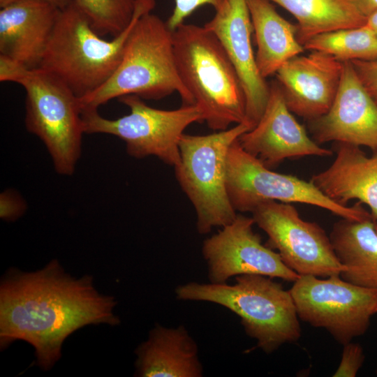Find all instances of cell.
<instances>
[{
    "instance_id": "obj_1",
    "label": "cell",
    "mask_w": 377,
    "mask_h": 377,
    "mask_svg": "<svg viewBox=\"0 0 377 377\" xmlns=\"http://www.w3.org/2000/svg\"><path fill=\"white\" fill-rule=\"evenodd\" d=\"M116 301L99 293L89 275L75 279L54 260L34 272L13 271L0 287V341L16 340L35 348L37 364L49 369L59 360L65 339L87 325H119Z\"/></svg>"
},
{
    "instance_id": "obj_2",
    "label": "cell",
    "mask_w": 377,
    "mask_h": 377,
    "mask_svg": "<svg viewBox=\"0 0 377 377\" xmlns=\"http://www.w3.org/2000/svg\"><path fill=\"white\" fill-rule=\"evenodd\" d=\"M179 76L216 131L246 121V98L237 73L218 38L204 25L182 23L173 31Z\"/></svg>"
},
{
    "instance_id": "obj_3",
    "label": "cell",
    "mask_w": 377,
    "mask_h": 377,
    "mask_svg": "<svg viewBox=\"0 0 377 377\" xmlns=\"http://www.w3.org/2000/svg\"><path fill=\"white\" fill-rule=\"evenodd\" d=\"M155 5L156 0H137L130 24L105 40L72 1L60 10L39 68L60 79L79 98L91 94L112 75L135 24Z\"/></svg>"
},
{
    "instance_id": "obj_4",
    "label": "cell",
    "mask_w": 377,
    "mask_h": 377,
    "mask_svg": "<svg viewBox=\"0 0 377 377\" xmlns=\"http://www.w3.org/2000/svg\"><path fill=\"white\" fill-rule=\"evenodd\" d=\"M175 92L183 105L194 104L177 72L173 31L166 22L149 12L135 24L112 75L79 101L82 110H98L108 101L127 95L158 100Z\"/></svg>"
},
{
    "instance_id": "obj_5",
    "label": "cell",
    "mask_w": 377,
    "mask_h": 377,
    "mask_svg": "<svg viewBox=\"0 0 377 377\" xmlns=\"http://www.w3.org/2000/svg\"><path fill=\"white\" fill-rule=\"evenodd\" d=\"M175 293L181 300L212 302L229 309L240 318L247 335L266 353L295 343L301 337L290 291L271 277L239 275L233 285L190 282L179 286Z\"/></svg>"
},
{
    "instance_id": "obj_6",
    "label": "cell",
    "mask_w": 377,
    "mask_h": 377,
    "mask_svg": "<svg viewBox=\"0 0 377 377\" xmlns=\"http://www.w3.org/2000/svg\"><path fill=\"white\" fill-rule=\"evenodd\" d=\"M250 129L240 123L208 135L184 133L180 140L175 177L195 209L200 235L229 224L237 215L227 191V158L232 143Z\"/></svg>"
},
{
    "instance_id": "obj_7",
    "label": "cell",
    "mask_w": 377,
    "mask_h": 377,
    "mask_svg": "<svg viewBox=\"0 0 377 377\" xmlns=\"http://www.w3.org/2000/svg\"><path fill=\"white\" fill-rule=\"evenodd\" d=\"M16 83L26 91L27 129L45 145L56 171L72 175L84 133L79 98L54 75L27 68Z\"/></svg>"
},
{
    "instance_id": "obj_8",
    "label": "cell",
    "mask_w": 377,
    "mask_h": 377,
    "mask_svg": "<svg viewBox=\"0 0 377 377\" xmlns=\"http://www.w3.org/2000/svg\"><path fill=\"white\" fill-rule=\"evenodd\" d=\"M130 112L114 119L102 117L98 110H82L84 133H104L122 140L128 154L136 158L156 156L172 167L180 161L179 142L186 128L203 121L195 104L175 110H161L147 105L138 96L118 98Z\"/></svg>"
},
{
    "instance_id": "obj_9",
    "label": "cell",
    "mask_w": 377,
    "mask_h": 377,
    "mask_svg": "<svg viewBox=\"0 0 377 377\" xmlns=\"http://www.w3.org/2000/svg\"><path fill=\"white\" fill-rule=\"evenodd\" d=\"M238 139L229 149L226 168L227 191L236 212L251 213L259 203L274 200L316 206L343 219L362 220L371 216L360 202L353 206L339 204L310 181L272 170L246 152Z\"/></svg>"
},
{
    "instance_id": "obj_10",
    "label": "cell",
    "mask_w": 377,
    "mask_h": 377,
    "mask_svg": "<svg viewBox=\"0 0 377 377\" xmlns=\"http://www.w3.org/2000/svg\"><path fill=\"white\" fill-rule=\"evenodd\" d=\"M300 320L326 330L341 344L363 335L376 313L377 290L343 280L300 275L289 290Z\"/></svg>"
},
{
    "instance_id": "obj_11",
    "label": "cell",
    "mask_w": 377,
    "mask_h": 377,
    "mask_svg": "<svg viewBox=\"0 0 377 377\" xmlns=\"http://www.w3.org/2000/svg\"><path fill=\"white\" fill-rule=\"evenodd\" d=\"M251 214L267 234L268 246L298 274L328 277L343 270L330 236L317 223L303 220L290 203L263 201Z\"/></svg>"
},
{
    "instance_id": "obj_12",
    "label": "cell",
    "mask_w": 377,
    "mask_h": 377,
    "mask_svg": "<svg viewBox=\"0 0 377 377\" xmlns=\"http://www.w3.org/2000/svg\"><path fill=\"white\" fill-rule=\"evenodd\" d=\"M252 216L237 214L233 221L205 239L202 253L212 283H226L232 276L259 274L295 281L300 275L290 269L278 252L262 243Z\"/></svg>"
},
{
    "instance_id": "obj_13",
    "label": "cell",
    "mask_w": 377,
    "mask_h": 377,
    "mask_svg": "<svg viewBox=\"0 0 377 377\" xmlns=\"http://www.w3.org/2000/svg\"><path fill=\"white\" fill-rule=\"evenodd\" d=\"M238 141L246 152L270 169L288 158L325 157L333 153L315 142L295 118L276 80L269 83L268 101L258 122Z\"/></svg>"
},
{
    "instance_id": "obj_14",
    "label": "cell",
    "mask_w": 377,
    "mask_h": 377,
    "mask_svg": "<svg viewBox=\"0 0 377 377\" xmlns=\"http://www.w3.org/2000/svg\"><path fill=\"white\" fill-rule=\"evenodd\" d=\"M204 26L218 38L237 73L246 98L245 124L251 129L266 107L269 83L257 66L246 0H225Z\"/></svg>"
},
{
    "instance_id": "obj_15",
    "label": "cell",
    "mask_w": 377,
    "mask_h": 377,
    "mask_svg": "<svg viewBox=\"0 0 377 377\" xmlns=\"http://www.w3.org/2000/svg\"><path fill=\"white\" fill-rule=\"evenodd\" d=\"M339 87L330 110L307 121L313 140L377 149V103L366 90L350 61H343Z\"/></svg>"
},
{
    "instance_id": "obj_16",
    "label": "cell",
    "mask_w": 377,
    "mask_h": 377,
    "mask_svg": "<svg viewBox=\"0 0 377 377\" xmlns=\"http://www.w3.org/2000/svg\"><path fill=\"white\" fill-rule=\"evenodd\" d=\"M343 63L330 54L311 51L287 61L276 80L290 111L307 121L325 114L336 97Z\"/></svg>"
},
{
    "instance_id": "obj_17",
    "label": "cell",
    "mask_w": 377,
    "mask_h": 377,
    "mask_svg": "<svg viewBox=\"0 0 377 377\" xmlns=\"http://www.w3.org/2000/svg\"><path fill=\"white\" fill-rule=\"evenodd\" d=\"M60 10L46 0H20L1 8L0 54L29 69L39 68Z\"/></svg>"
},
{
    "instance_id": "obj_18",
    "label": "cell",
    "mask_w": 377,
    "mask_h": 377,
    "mask_svg": "<svg viewBox=\"0 0 377 377\" xmlns=\"http://www.w3.org/2000/svg\"><path fill=\"white\" fill-rule=\"evenodd\" d=\"M336 157L326 170L310 182L333 201L347 205L353 200L366 205L377 221V149L371 155L360 147L336 143Z\"/></svg>"
},
{
    "instance_id": "obj_19",
    "label": "cell",
    "mask_w": 377,
    "mask_h": 377,
    "mask_svg": "<svg viewBox=\"0 0 377 377\" xmlns=\"http://www.w3.org/2000/svg\"><path fill=\"white\" fill-rule=\"evenodd\" d=\"M136 376L142 377H200L202 365L196 342L183 325H160L136 349Z\"/></svg>"
},
{
    "instance_id": "obj_20",
    "label": "cell",
    "mask_w": 377,
    "mask_h": 377,
    "mask_svg": "<svg viewBox=\"0 0 377 377\" xmlns=\"http://www.w3.org/2000/svg\"><path fill=\"white\" fill-rule=\"evenodd\" d=\"M330 238L343 267L340 276L354 285L377 290V231L372 217L341 218L333 225Z\"/></svg>"
},
{
    "instance_id": "obj_21",
    "label": "cell",
    "mask_w": 377,
    "mask_h": 377,
    "mask_svg": "<svg viewBox=\"0 0 377 377\" xmlns=\"http://www.w3.org/2000/svg\"><path fill=\"white\" fill-rule=\"evenodd\" d=\"M246 3L257 46V66L266 79L305 50L297 38V24L280 15L270 1L246 0Z\"/></svg>"
},
{
    "instance_id": "obj_22",
    "label": "cell",
    "mask_w": 377,
    "mask_h": 377,
    "mask_svg": "<svg viewBox=\"0 0 377 377\" xmlns=\"http://www.w3.org/2000/svg\"><path fill=\"white\" fill-rule=\"evenodd\" d=\"M297 21V38L303 45L310 38L336 30L365 24L367 17L349 0H269Z\"/></svg>"
},
{
    "instance_id": "obj_23",
    "label": "cell",
    "mask_w": 377,
    "mask_h": 377,
    "mask_svg": "<svg viewBox=\"0 0 377 377\" xmlns=\"http://www.w3.org/2000/svg\"><path fill=\"white\" fill-rule=\"evenodd\" d=\"M303 47L326 53L340 61L377 59V36L365 25L316 36Z\"/></svg>"
},
{
    "instance_id": "obj_24",
    "label": "cell",
    "mask_w": 377,
    "mask_h": 377,
    "mask_svg": "<svg viewBox=\"0 0 377 377\" xmlns=\"http://www.w3.org/2000/svg\"><path fill=\"white\" fill-rule=\"evenodd\" d=\"M101 36H117L131 22L137 0H73Z\"/></svg>"
},
{
    "instance_id": "obj_25",
    "label": "cell",
    "mask_w": 377,
    "mask_h": 377,
    "mask_svg": "<svg viewBox=\"0 0 377 377\" xmlns=\"http://www.w3.org/2000/svg\"><path fill=\"white\" fill-rule=\"evenodd\" d=\"M364 361V355L359 343L351 341L343 344L340 364L334 377H354L357 375Z\"/></svg>"
},
{
    "instance_id": "obj_26",
    "label": "cell",
    "mask_w": 377,
    "mask_h": 377,
    "mask_svg": "<svg viewBox=\"0 0 377 377\" xmlns=\"http://www.w3.org/2000/svg\"><path fill=\"white\" fill-rule=\"evenodd\" d=\"M225 0H175L172 14L166 21L169 28L174 31L184 22L195 10L204 5L212 6L215 10L221 7Z\"/></svg>"
},
{
    "instance_id": "obj_27",
    "label": "cell",
    "mask_w": 377,
    "mask_h": 377,
    "mask_svg": "<svg viewBox=\"0 0 377 377\" xmlns=\"http://www.w3.org/2000/svg\"><path fill=\"white\" fill-rule=\"evenodd\" d=\"M350 62L362 84L377 103V59Z\"/></svg>"
},
{
    "instance_id": "obj_28",
    "label": "cell",
    "mask_w": 377,
    "mask_h": 377,
    "mask_svg": "<svg viewBox=\"0 0 377 377\" xmlns=\"http://www.w3.org/2000/svg\"><path fill=\"white\" fill-rule=\"evenodd\" d=\"M1 218L7 221H13L18 218L25 210V204L17 194L6 191L0 197Z\"/></svg>"
},
{
    "instance_id": "obj_29",
    "label": "cell",
    "mask_w": 377,
    "mask_h": 377,
    "mask_svg": "<svg viewBox=\"0 0 377 377\" xmlns=\"http://www.w3.org/2000/svg\"><path fill=\"white\" fill-rule=\"evenodd\" d=\"M27 68L20 62L0 54V81L16 82Z\"/></svg>"
},
{
    "instance_id": "obj_30",
    "label": "cell",
    "mask_w": 377,
    "mask_h": 377,
    "mask_svg": "<svg viewBox=\"0 0 377 377\" xmlns=\"http://www.w3.org/2000/svg\"><path fill=\"white\" fill-rule=\"evenodd\" d=\"M364 16L377 10V0H349Z\"/></svg>"
},
{
    "instance_id": "obj_31",
    "label": "cell",
    "mask_w": 377,
    "mask_h": 377,
    "mask_svg": "<svg viewBox=\"0 0 377 377\" xmlns=\"http://www.w3.org/2000/svg\"><path fill=\"white\" fill-rule=\"evenodd\" d=\"M364 25L377 36V10L367 16Z\"/></svg>"
},
{
    "instance_id": "obj_32",
    "label": "cell",
    "mask_w": 377,
    "mask_h": 377,
    "mask_svg": "<svg viewBox=\"0 0 377 377\" xmlns=\"http://www.w3.org/2000/svg\"><path fill=\"white\" fill-rule=\"evenodd\" d=\"M59 10H63L67 7L73 0H46Z\"/></svg>"
},
{
    "instance_id": "obj_33",
    "label": "cell",
    "mask_w": 377,
    "mask_h": 377,
    "mask_svg": "<svg viewBox=\"0 0 377 377\" xmlns=\"http://www.w3.org/2000/svg\"><path fill=\"white\" fill-rule=\"evenodd\" d=\"M20 0H0V8H3Z\"/></svg>"
},
{
    "instance_id": "obj_34",
    "label": "cell",
    "mask_w": 377,
    "mask_h": 377,
    "mask_svg": "<svg viewBox=\"0 0 377 377\" xmlns=\"http://www.w3.org/2000/svg\"><path fill=\"white\" fill-rule=\"evenodd\" d=\"M376 231H377V221H376Z\"/></svg>"
},
{
    "instance_id": "obj_35",
    "label": "cell",
    "mask_w": 377,
    "mask_h": 377,
    "mask_svg": "<svg viewBox=\"0 0 377 377\" xmlns=\"http://www.w3.org/2000/svg\"><path fill=\"white\" fill-rule=\"evenodd\" d=\"M377 313V306H376V313Z\"/></svg>"
},
{
    "instance_id": "obj_36",
    "label": "cell",
    "mask_w": 377,
    "mask_h": 377,
    "mask_svg": "<svg viewBox=\"0 0 377 377\" xmlns=\"http://www.w3.org/2000/svg\"><path fill=\"white\" fill-rule=\"evenodd\" d=\"M376 374H377V370H376Z\"/></svg>"
}]
</instances>
